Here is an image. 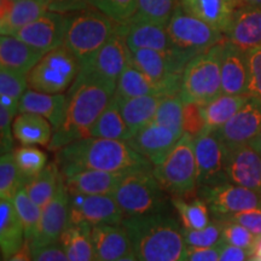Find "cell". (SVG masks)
<instances>
[{"instance_id": "1", "label": "cell", "mask_w": 261, "mask_h": 261, "mask_svg": "<svg viewBox=\"0 0 261 261\" xmlns=\"http://www.w3.org/2000/svg\"><path fill=\"white\" fill-rule=\"evenodd\" d=\"M115 91V81L81 68L67 91L65 119L60 128L54 132L48 149L60 150L74 140L90 137L91 128L113 100Z\"/></svg>"}, {"instance_id": "2", "label": "cell", "mask_w": 261, "mask_h": 261, "mask_svg": "<svg viewBox=\"0 0 261 261\" xmlns=\"http://www.w3.org/2000/svg\"><path fill=\"white\" fill-rule=\"evenodd\" d=\"M56 162L63 177L80 171L128 173L154 168L152 163L130 148L127 140L86 137L57 150Z\"/></svg>"}, {"instance_id": "3", "label": "cell", "mask_w": 261, "mask_h": 261, "mask_svg": "<svg viewBox=\"0 0 261 261\" xmlns=\"http://www.w3.org/2000/svg\"><path fill=\"white\" fill-rule=\"evenodd\" d=\"M140 261H181L187 252L178 221L162 212L126 217L121 223Z\"/></svg>"}, {"instance_id": "4", "label": "cell", "mask_w": 261, "mask_h": 261, "mask_svg": "<svg viewBox=\"0 0 261 261\" xmlns=\"http://www.w3.org/2000/svg\"><path fill=\"white\" fill-rule=\"evenodd\" d=\"M68 17L64 45L76 56L81 67L92 60L119 25L93 6L68 14Z\"/></svg>"}, {"instance_id": "5", "label": "cell", "mask_w": 261, "mask_h": 261, "mask_svg": "<svg viewBox=\"0 0 261 261\" xmlns=\"http://www.w3.org/2000/svg\"><path fill=\"white\" fill-rule=\"evenodd\" d=\"M223 41L208 48L207 51L198 54L187 64L182 73L180 89V96L184 103L192 102L204 106L223 93L221 91Z\"/></svg>"}, {"instance_id": "6", "label": "cell", "mask_w": 261, "mask_h": 261, "mask_svg": "<svg viewBox=\"0 0 261 261\" xmlns=\"http://www.w3.org/2000/svg\"><path fill=\"white\" fill-rule=\"evenodd\" d=\"M197 54L174 47L169 51L130 50V61L161 90L163 96L180 93L185 67Z\"/></svg>"}, {"instance_id": "7", "label": "cell", "mask_w": 261, "mask_h": 261, "mask_svg": "<svg viewBox=\"0 0 261 261\" xmlns=\"http://www.w3.org/2000/svg\"><path fill=\"white\" fill-rule=\"evenodd\" d=\"M152 171L163 190L175 197H188L194 194L198 188L194 137L184 133L167 158Z\"/></svg>"}, {"instance_id": "8", "label": "cell", "mask_w": 261, "mask_h": 261, "mask_svg": "<svg viewBox=\"0 0 261 261\" xmlns=\"http://www.w3.org/2000/svg\"><path fill=\"white\" fill-rule=\"evenodd\" d=\"M152 169H138L126 173L114 191L113 197L126 217H139L162 211L165 190Z\"/></svg>"}, {"instance_id": "9", "label": "cell", "mask_w": 261, "mask_h": 261, "mask_svg": "<svg viewBox=\"0 0 261 261\" xmlns=\"http://www.w3.org/2000/svg\"><path fill=\"white\" fill-rule=\"evenodd\" d=\"M81 64L65 45L48 51L27 74L28 87L44 93H63L70 89Z\"/></svg>"}, {"instance_id": "10", "label": "cell", "mask_w": 261, "mask_h": 261, "mask_svg": "<svg viewBox=\"0 0 261 261\" xmlns=\"http://www.w3.org/2000/svg\"><path fill=\"white\" fill-rule=\"evenodd\" d=\"M166 27L175 47L197 55L215 46L225 39L224 33L189 14L179 3Z\"/></svg>"}, {"instance_id": "11", "label": "cell", "mask_w": 261, "mask_h": 261, "mask_svg": "<svg viewBox=\"0 0 261 261\" xmlns=\"http://www.w3.org/2000/svg\"><path fill=\"white\" fill-rule=\"evenodd\" d=\"M201 196L218 220L253 208L261 207V194L250 189L238 187L232 182L204 187Z\"/></svg>"}, {"instance_id": "12", "label": "cell", "mask_w": 261, "mask_h": 261, "mask_svg": "<svg viewBox=\"0 0 261 261\" xmlns=\"http://www.w3.org/2000/svg\"><path fill=\"white\" fill-rule=\"evenodd\" d=\"M126 218L113 195L70 194L69 224L120 225Z\"/></svg>"}, {"instance_id": "13", "label": "cell", "mask_w": 261, "mask_h": 261, "mask_svg": "<svg viewBox=\"0 0 261 261\" xmlns=\"http://www.w3.org/2000/svg\"><path fill=\"white\" fill-rule=\"evenodd\" d=\"M70 194L64 184V178L55 197L41 208V217L37 231L29 243L32 249L60 242L62 233L69 224Z\"/></svg>"}, {"instance_id": "14", "label": "cell", "mask_w": 261, "mask_h": 261, "mask_svg": "<svg viewBox=\"0 0 261 261\" xmlns=\"http://www.w3.org/2000/svg\"><path fill=\"white\" fill-rule=\"evenodd\" d=\"M197 187H215L227 182L225 173V148L215 132L204 130L195 138Z\"/></svg>"}, {"instance_id": "15", "label": "cell", "mask_w": 261, "mask_h": 261, "mask_svg": "<svg viewBox=\"0 0 261 261\" xmlns=\"http://www.w3.org/2000/svg\"><path fill=\"white\" fill-rule=\"evenodd\" d=\"M261 132V102L249 97L228 121L215 132L225 149L252 144Z\"/></svg>"}, {"instance_id": "16", "label": "cell", "mask_w": 261, "mask_h": 261, "mask_svg": "<svg viewBox=\"0 0 261 261\" xmlns=\"http://www.w3.org/2000/svg\"><path fill=\"white\" fill-rule=\"evenodd\" d=\"M68 14L48 11L16 33L15 37L45 54L64 45Z\"/></svg>"}, {"instance_id": "17", "label": "cell", "mask_w": 261, "mask_h": 261, "mask_svg": "<svg viewBox=\"0 0 261 261\" xmlns=\"http://www.w3.org/2000/svg\"><path fill=\"white\" fill-rule=\"evenodd\" d=\"M225 173L228 182L261 194V154L252 144L225 149Z\"/></svg>"}, {"instance_id": "18", "label": "cell", "mask_w": 261, "mask_h": 261, "mask_svg": "<svg viewBox=\"0 0 261 261\" xmlns=\"http://www.w3.org/2000/svg\"><path fill=\"white\" fill-rule=\"evenodd\" d=\"M130 62V50L127 46L122 23H119L116 31L103 47L94 55L89 63L81 68H86L102 75L107 79L115 81Z\"/></svg>"}, {"instance_id": "19", "label": "cell", "mask_w": 261, "mask_h": 261, "mask_svg": "<svg viewBox=\"0 0 261 261\" xmlns=\"http://www.w3.org/2000/svg\"><path fill=\"white\" fill-rule=\"evenodd\" d=\"M178 140L179 138L172 130L151 122L138 130L127 142L130 148L149 160L155 167L161 165L163 160L167 158Z\"/></svg>"}, {"instance_id": "20", "label": "cell", "mask_w": 261, "mask_h": 261, "mask_svg": "<svg viewBox=\"0 0 261 261\" xmlns=\"http://www.w3.org/2000/svg\"><path fill=\"white\" fill-rule=\"evenodd\" d=\"M225 38L243 51L261 46V8L240 5L234 11Z\"/></svg>"}, {"instance_id": "21", "label": "cell", "mask_w": 261, "mask_h": 261, "mask_svg": "<svg viewBox=\"0 0 261 261\" xmlns=\"http://www.w3.org/2000/svg\"><path fill=\"white\" fill-rule=\"evenodd\" d=\"M221 91L224 94H248L247 54L227 39L221 52Z\"/></svg>"}, {"instance_id": "22", "label": "cell", "mask_w": 261, "mask_h": 261, "mask_svg": "<svg viewBox=\"0 0 261 261\" xmlns=\"http://www.w3.org/2000/svg\"><path fill=\"white\" fill-rule=\"evenodd\" d=\"M67 107V93H44L27 90L19 100L18 113H33L44 116L50 121L55 132L64 121Z\"/></svg>"}, {"instance_id": "23", "label": "cell", "mask_w": 261, "mask_h": 261, "mask_svg": "<svg viewBox=\"0 0 261 261\" xmlns=\"http://www.w3.org/2000/svg\"><path fill=\"white\" fill-rule=\"evenodd\" d=\"M92 242L97 261H116L132 252L128 233L121 224L94 225Z\"/></svg>"}, {"instance_id": "24", "label": "cell", "mask_w": 261, "mask_h": 261, "mask_svg": "<svg viewBox=\"0 0 261 261\" xmlns=\"http://www.w3.org/2000/svg\"><path fill=\"white\" fill-rule=\"evenodd\" d=\"M126 44L129 50L169 51L175 46L169 38L167 27L154 22H127L122 23Z\"/></svg>"}, {"instance_id": "25", "label": "cell", "mask_w": 261, "mask_h": 261, "mask_svg": "<svg viewBox=\"0 0 261 261\" xmlns=\"http://www.w3.org/2000/svg\"><path fill=\"white\" fill-rule=\"evenodd\" d=\"M185 11L207 22L221 33H226L240 0H179Z\"/></svg>"}, {"instance_id": "26", "label": "cell", "mask_w": 261, "mask_h": 261, "mask_svg": "<svg viewBox=\"0 0 261 261\" xmlns=\"http://www.w3.org/2000/svg\"><path fill=\"white\" fill-rule=\"evenodd\" d=\"M126 173L104 171H80L65 175L64 184L69 194L113 195Z\"/></svg>"}, {"instance_id": "27", "label": "cell", "mask_w": 261, "mask_h": 261, "mask_svg": "<svg viewBox=\"0 0 261 261\" xmlns=\"http://www.w3.org/2000/svg\"><path fill=\"white\" fill-rule=\"evenodd\" d=\"M163 97L165 96L152 94V96L126 98L115 93L114 98L116 99L130 137L154 121L155 114Z\"/></svg>"}, {"instance_id": "28", "label": "cell", "mask_w": 261, "mask_h": 261, "mask_svg": "<svg viewBox=\"0 0 261 261\" xmlns=\"http://www.w3.org/2000/svg\"><path fill=\"white\" fill-rule=\"evenodd\" d=\"M45 52L25 44L15 35L0 38V65L6 69L28 74L44 57Z\"/></svg>"}, {"instance_id": "29", "label": "cell", "mask_w": 261, "mask_h": 261, "mask_svg": "<svg viewBox=\"0 0 261 261\" xmlns=\"http://www.w3.org/2000/svg\"><path fill=\"white\" fill-rule=\"evenodd\" d=\"M22 221L16 211L14 201H0V249L3 260L9 259L25 243Z\"/></svg>"}, {"instance_id": "30", "label": "cell", "mask_w": 261, "mask_h": 261, "mask_svg": "<svg viewBox=\"0 0 261 261\" xmlns=\"http://www.w3.org/2000/svg\"><path fill=\"white\" fill-rule=\"evenodd\" d=\"M60 243L69 261H97L92 242V225L89 223L68 224Z\"/></svg>"}, {"instance_id": "31", "label": "cell", "mask_w": 261, "mask_h": 261, "mask_svg": "<svg viewBox=\"0 0 261 261\" xmlns=\"http://www.w3.org/2000/svg\"><path fill=\"white\" fill-rule=\"evenodd\" d=\"M15 138L22 145H47L51 143L54 127L44 116L19 113L12 123Z\"/></svg>"}, {"instance_id": "32", "label": "cell", "mask_w": 261, "mask_h": 261, "mask_svg": "<svg viewBox=\"0 0 261 261\" xmlns=\"http://www.w3.org/2000/svg\"><path fill=\"white\" fill-rule=\"evenodd\" d=\"M48 11L46 3L39 0H15L5 15L0 16L2 35H16L25 25Z\"/></svg>"}, {"instance_id": "33", "label": "cell", "mask_w": 261, "mask_h": 261, "mask_svg": "<svg viewBox=\"0 0 261 261\" xmlns=\"http://www.w3.org/2000/svg\"><path fill=\"white\" fill-rule=\"evenodd\" d=\"M249 97V94L221 93L220 96L214 98L210 103L202 106L205 130L207 132H217L247 103Z\"/></svg>"}, {"instance_id": "34", "label": "cell", "mask_w": 261, "mask_h": 261, "mask_svg": "<svg viewBox=\"0 0 261 261\" xmlns=\"http://www.w3.org/2000/svg\"><path fill=\"white\" fill-rule=\"evenodd\" d=\"M62 181H63V174H62L60 166L57 165V162H51L46 165V167L42 169L37 177L28 181L24 189L29 197L39 207L44 208L57 194Z\"/></svg>"}, {"instance_id": "35", "label": "cell", "mask_w": 261, "mask_h": 261, "mask_svg": "<svg viewBox=\"0 0 261 261\" xmlns=\"http://www.w3.org/2000/svg\"><path fill=\"white\" fill-rule=\"evenodd\" d=\"M115 93L126 98L152 96V94L163 96L158 85L149 79L143 71H140L132 63V61L127 64L125 70L117 79Z\"/></svg>"}, {"instance_id": "36", "label": "cell", "mask_w": 261, "mask_h": 261, "mask_svg": "<svg viewBox=\"0 0 261 261\" xmlns=\"http://www.w3.org/2000/svg\"><path fill=\"white\" fill-rule=\"evenodd\" d=\"M90 137L117 140H128L130 138L129 130L127 128L115 98H113L107 109L94 122L90 130Z\"/></svg>"}, {"instance_id": "37", "label": "cell", "mask_w": 261, "mask_h": 261, "mask_svg": "<svg viewBox=\"0 0 261 261\" xmlns=\"http://www.w3.org/2000/svg\"><path fill=\"white\" fill-rule=\"evenodd\" d=\"M182 116H184V100L180 93L169 94L162 98L152 122L166 127L172 130L178 138H180L184 135Z\"/></svg>"}, {"instance_id": "38", "label": "cell", "mask_w": 261, "mask_h": 261, "mask_svg": "<svg viewBox=\"0 0 261 261\" xmlns=\"http://www.w3.org/2000/svg\"><path fill=\"white\" fill-rule=\"evenodd\" d=\"M172 203L178 211L181 224L188 230H201L211 223L210 207L203 198H195L187 202L181 197H173Z\"/></svg>"}, {"instance_id": "39", "label": "cell", "mask_w": 261, "mask_h": 261, "mask_svg": "<svg viewBox=\"0 0 261 261\" xmlns=\"http://www.w3.org/2000/svg\"><path fill=\"white\" fill-rule=\"evenodd\" d=\"M16 165L25 184L37 177L47 165V155L35 145H22L14 151Z\"/></svg>"}, {"instance_id": "40", "label": "cell", "mask_w": 261, "mask_h": 261, "mask_svg": "<svg viewBox=\"0 0 261 261\" xmlns=\"http://www.w3.org/2000/svg\"><path fill=\"white\" fill-rule=\"evenodd\" d=\"M179 0H138L135 16L128 22H154L167 25Z\"/></svg>"}, {"instance_id": "41", "label": "cell", "mask_w": 261, "mask_h": 261, "mask_svg": "<svg viewBox=\"0 0 261 261\" xmlns=\"http://www.w3.org/2000/svg\"><path fill=\"white\" fill-rule=\"evenodd\" d=\"M25 182L19 174L14 151L2 154L0 159V198L14 201L15 196Z\"/></svg>"}, {"instance_id": "42", "label": "cell", "mask_w": 261, "mask_h": 261, "mask_svg": "<svg viewBox=\"0 0 261 261\" xmlns=\"http://www.w3.org/2000/svg\"><path fill=\"white\" fill-rule=\"evenodd\" d=\"M14 204L24 227L25 240L29 242L37 231L39 220L41 217V208L29 197L24 188H22L15 196Z\"/></svg>"}, {"instance_id": "43", "label": "cell", "mask_w": 261, "mask_h": 261, "mask_svg": "<svg viewBox=\"0 0 261 261\" xmlns=\"http://www.w3.org/2000/svg\"><path fill=\"white\" fill-rule=\"evenodd\" d=\"M90 4L117 23H127L138 8V0H90Z\"/></svg>"}, {"instance_id": "44", "label": "cell", "mask_w": 261, "mask_h": 261, "mask_svg": "<svg viewBox=\"0 0 261 261\" xmlns=\"http://www.w3.org/2000/svg\"><path fill=\"white\" fill-rule=\"evenodd\" d=\"M187 247L191 248H210L223 242V226L219 220L210 223L208 226L201 230H182Z\"/></svg>"}, {"instance_id": "45", "label": "cell", "mask_w": 261, "mask_h": 261, "mask_svg": "<svg viewBox=\"0 0 261 261\" xmlns=\"http://www.w3.org/2000/svg\"><path fill=\"white\" fill-rule=\"evenodd\" d=\"M223 226V241L226 244H231V246L242 248L246 249L253 255L254 247H255L257 238L248 230L247 227H244L243 225L236 223L232 220H219Z\"/></svg>"}, {"instance_id": "46", "label": "cell", "mask_w": 261, "mask_h": 261, "mask_svg": "<svg viewBox=\"0 0 261 261\" xmlns=\"http://www.w3.org/2000/svg\"><path fill=\"white\" fill-rule=\"evenodd\" d=\"M27 74L6 69V68L0 69V94H5L19 102L27 91Z\"/></svg>"}, {"instance_id": "47", "label": "cell", "mask_w": 261, "mask_h": 261, "mask_svg": "<svg viewBox=\"0 0 261 261\" xmlns=\"http://www.w3.org/2000/svg\"><path fill=\"white\" fill-rule=\"evenodd\" d=\"M247 54L248 94L261 102V46L250 48Z\"/></svg>"}, {"instance_id": "48", "label": "cell", "mask_w": 261, "mask_h": 261, "mask_svg": "<svg viewBox=\"0 0 261 261\" xmlns=\"http://www.w3.org/2000/svg\"><path fill=\"white\" fill-rule=\"evenodd\" d=\"M182 129L187 135L197 138L205 130V122L202 106L197 103H184V116H182Z\"/></svg>"}, {"instance_id": "49", "label": "cell", "mask_w": 261, "mask_h": 261, "mask_svg": "<svg viewBox=\"0 0 261 261\" xmlns=\"http://www.w3.org/2000/svg\"><path fill=\"white\" fill-rule=\"evenodd\" d=\"M16 115H14L6 108L0 106V138H2V154L11 151L14 146V123Z\"/></svg>"}, {"instance_id": "50", "label": "cell", "mask_w": 261, "mask_h": 261, "mask_svg": "<svg viewBox=\"0 0 261 261\" xmlns=\"http://www.w3.org/2000/svg\"><path fill=\"white\" fill-rule=\"evenodd\" d=\"M226 219L236 221V223L243 225L256 238L261 237V207L240 212V213L231 215V217L226 218Z\"/></svg>"}, {"instance_id": "51", "label": "cell", "mask_w": 261, "mask_h": 261, "mask_svg": "<svg viewBox=\"0 0 261 261\" xmlns=\"http://www.w3.org/2000/svg\"><path fill=\"white\" fill-rule=\"evenodd\" d=\"M224 241L210 248H191L188 247L184 255V261H218L225 247Z\"/></svg>"}, {"instance_id": "52", "label": "cell", "mask_w": 261, "mask_h": 261, "mask_svg": "<svg viewBox=\"0 0 261 261\" xmlns=\"http://www.w3.org/2000/svg\"><path fill=\"white\" fill-rule=\"evenodd\" d=\"M35 261H69L60 242L32 249Z\"/></svg>"}, {"instance_id": "53", "label": "cell", "mask_w": 261, "mask_h": 261, "mask_svg": "<svg viewBox=\"0 0 261 261\" xmlns=\"http://www.w3.org/2000/svg\"><path fill=\"white\" fill-rule=\"evenodd\" d=\"M48 10L61 14H73L90 8V0H47Z\"/></svg>"}, {"instance_id": "54", "label": "cell", "mask_w": 261, "mask_h": 261, "mask_svg": "<svg viewBox=\"0 0 261 261\" xmlns=\"http://www.w3.org/2000/svg\"><path fill=\"white\" fill-rule=\"evenodd\" d=\"M249 255H252V254L246 249L231 246V244H225L218 261H246Z\"/></svg>"}, {"instance_id": "55", "label": "cell", "mask_w": 261, "mask_h": 261, "mask_svg": "<svg viewBox=\"0 0 261 261\" xmlns=\"http://www.w3.org/2000/svg\"><path fill=\"white\" fill-rule=\"evenodd\" d=\"M4 261H35L31 243H29L28 241H25V243L22 246V248L17 253H15L14 255L10 256L9 259H6Z\"/></svg>"}, {"instance_id": "56", "label": "cell", "mask_w": 261, "mask_h": 261, "mask_svg": "<svg viewBox=\"0 0 261 261\" xmlns=\"http://www.w3.org/2000/svg\"><path fill=\"white\" fill-rule=\"evenodd\" d=\"M116 261H140L138 257H137V255L133 252H130V253H128V254H126L125 256H122V257H120L119 260H116Z\"/></svg>"}, {"instance_id": "57", "label": "cell", "mask_w": 261, "mask_h": 261, "mask_svg": "<svg viewBox=\"0 0 261 261\" xmlns=\"http://www.w3.org/2000/svg\"><path fill=\"white\" fill-rule=\"evenodd\" d=\"M240 5H252L261 8V0H240Z\"/></svg>"}, {"instance_id": "58", "label": "cell", "mask_w": 261, "mask_h": 261, "mask_svg": "<svg viewBox=\"0 0 261 261\" xmlns=\"http://www.w3.org/2000/svg\"><path fill=\"white\" fill-rule=\"evenodd\" d=\"M253 255H255V256H261V237H259V238H257V240H256L255 247H254Z\"/></svg>"}, {"instance_id": "59", "label": "cell", "mask_w": 261, "mask_h": 261, "mask_svg": "<svg viewBox=\"0 0 261 261\" xmlns=\"http://www.w3.org/2000/svg\"><path fill=\"white\" fill-rule=\"evenodd\" d=\"M252 145H253L254 148H255V149L257 150V151H259L260 154H261V132L259 133V136H257L256 138L253 140V142H252Z\"/></svg>"}, {"instance_id": "60", "label": "cell", "mask_w": 261, "mask_h": 261, "mask_svg": "<svg viewBox=\"0 0 261 261\" xmlns=\"http://www.w3.org/2000/svg\"><path fill=\"white\" fill-rule=\"evenodd\" d=\"M250 261H261V256H255V257H253L252 260Z\"/></svg>"}, {"instance_id": "61", "label": "cell", "mask_w": 261, "mask_h": 261, "mask_svg": "<svg viewBox=\"0 0 261 261\" xmlns=\"http://www.w3.org/2000/svg\"><path fill=\"white\" fill-rule=\"evenodd\" d=\"M39 2H42V3H46L47 4V0H39ZM48 6V5H47Z\"/></svg>"}, {"instance_id": "62", "label": "cell", "mask_w": 261, "mask_h": 261, "mask_svg": "<svg viewBox=\"0 0 261 261\" xmlns=\"http://www.w3.org/2000/svg\"><path fill=\"white\" fill-rule=\"evenodd\" d=\"M181 261H184V260H181Z\"/></svg>"}]
</instances>
